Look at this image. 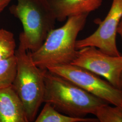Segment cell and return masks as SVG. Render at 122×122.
I'll list each match as a JSON object with an SVG mask.
<instances>
[{"label":"cell","instance_id":"12","mask_svg":"<svg viewBox=\"0 0 122 122\" xmlns=\"http://www.w3.org/2000/svg\"><path fill=\"white\" fill-rule=\"evenodd\" d=\"M94 115L99 122H122V107L105 104L97 108Z\"/></svg>","mask_w":122,"mask_h":122},{"label":"cell","instance_id":"3","mask_svg":"<svg viewBox=\"0 0 122 122\" xmlns=\"http://www.w3.org/2000/svg\"><path fill=\"white\" fill-rule=\"evenodd\" d=\"M15 55L16 60V72L12 86L24 105L28 122H34L41 104L45 92L44 73L34 63L25 43L19 39Z\"/></svg>","mask_w":122,"mask_h":122},{"label":"cell","instance_id":"9","mask_svg":"<svg viewBox=\"0 0 122 122\" xmlns=\"http://www.w3.org/2000/svg\"><path fill=\"white\" fill-rule=\"evenodd\" d=\"M57 21L63 22L70 16L88 14L99 9L103 0H48Z\"/></svg>","mask_w":122,"mask_h":122},{"label":"cell","instance_id":"11","mask_svg":"<svg viewBox=\"0 0 122 122\" xmlns=\"http://www.w3.org/2000/svg\"><path fill=\"white\" fill-rule=\"evenodd\" d=\"M15 55L0 61V89L12 85L16 72Z\"/></svg>","mask_w":122,"mask_h":122},{"label":"cell","instance_id":"14","mask_svg":"<svg viewBox=\"0 0 122 122\" xmlns=\"http://www.w3.org/2000/svg\"><path fill=\"white\" fill-rule=\"evenodd\" d=\"M14 0H0V14L2 13Z\"/></svg>","mask_w":122,"mask_h":122},{"label":"cell","instance_id":"8","mask_svg":"<svg viewBox=\"0 0 122 122\" xmlns=\"http://www.w3.org/2000/svg\"><path fill=\"white\" fill-rule=\"evenodd\" d=\"M0 122H28L22 101L12 85L0 89Z\"/></svg>","mask_w":122,"mask_h":122},{"label":"cell","instance_id":"5","mask_svg":"<svg viewBox=\"0 0 122 122\" xmlns=\"http://www.w3.org/2000/svg\"><path fill=\"white\" fill-rule=\"evenodd\" d=\"M47 69L114 106L122 107V90L96 74L71 63L48 66Z\"/></svg>","mask_w":122,"mask_h":122},{"label":"cell","instance_id":"10","mask_svg":"<svg viewBox=\"0 0 122 122\" xmlns=\"http://www.w3.org/2000/svg\"><path fill=\"white\" fill-rule=\"evenodd\" d=\"M35 122H98L97 118H76L61 113L49 103H45Z\"/></svg>","mask_w":122,"mask_h":122},{"label":"cell","instance_id":"17","mask_svg":"<svg viewBox=\"0 0 122 122\" xmlns=\"http://www.w3.org/2000/svg\"></svg>","mask_w":122,"mask_h":122},{"label":"cell","instance_id":"7","mask_svg":"<svg viewBox=\"0 0 122 122\" xmlns=\"http://www.w3.org/2000/svg\"><path fill=\"white\" fill-rule=\"evenodd\" d=\"M71 63L104 77L114 87L121 89L122 55L111 56L89 46L78 50L76 58Z\"/></svg>","mask_w":122,"mask_h":122},{"label":"cell","instance_id":"16","mask_svg":"<svg viewBox=\"0 0 122 122\" xmlns=\"http://www.w3.org/2000/svg\"><path fill=\"white\" fill-rule=\"evenodd\" d=\"M120 84H121V89L122 90V73L120 77Z\"/></svg>","mask_w":122,"mask_h":122},{"label":"cell","instance_id":"4","mask_svg":"<svg viewBox=\"0 0 122 122\" xmlns=\"http://www.w3.org/2000/svg\"><path fill=\"white\" fill-rule=\"evenodd\" d=\"M9 7L10 13L20 20L23 31L19 39L25 43L31 52L37 50L57 20L48 0H16Z\"/></svg>","mask_w":122,"mask_h":122},{"label":"cell","instance_id":"2","mask_svg":"<svg viewBox=\"0 0 122 122\" xmlns=\"http://www.w3.org/2000/svg\"><path fill=\"white\" fill-rule=\"evenodd\" d=\"M89 15L70 16L61 27L53 29L37 50L31 52L35 65L42 69L52 66L71 63L76 58V44L79 33L85 26Z\"/></svg>","mask_w":122,"mask_h":122},{"label":"cell","instance_id":"13","mask_svg":"<svg viewBox=\"0 0 122 122\" xmlns=\"http://www.w3.org/2000/svg\"><path fill=\"white\" fill-rule=\"evenodd\" d=\"M16 43L11 32L0 29V61L15 55Z\"/></svg>","mask_w":122,"mask_h":122},{"label":"cell","instance_id":"6","mask_svg":"<svg viewBox=\"0 0 122 122\" xmlns=\"http://www.w3.org/2000/svg\"><path fill=\"white\" fill-rule=\"evenodd\" d=\"M122 17V0H113L109 11L103 20L97 21L99 26L91 35L77 40L76 50L92 46L111 56H120L116 44V35Z\"/></svg>","mask_w":122,"mask_h":122},{"label":"cell","instance_id":"15","mask_svg":"<svg viewBox=\"0 0 122 122\" xmlns=\"http://www.w3.org/2000/svg\"><path fill=\"white\" fill-rule=\"evenodd\" d=\"M117 34H119V35H120L122 40V17L118 26Z\"/></svg>","mask_w":122,"mask_h":122},{"label":"cell","instance_id":"1","mask_svg":"<svg viewBox=\"0 0 122 122\" xmlns=\"http://www.w3.org/2000/svg\"><path fill=\"white\" fill-rule=\"evenodd\" d=\"M44 102L64 114L85 118L107 103L57 74L46 70L44 73ZM108 104V103H107Z\"/></svg>","mask_w":122,"mask_h":122}]
</instances>
